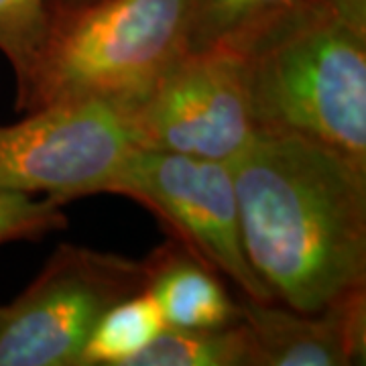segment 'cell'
Wrapping results in <instances>:
<instances>
[{"instance_id":"5bb4252c","label":"cell","mask_w":366,"mask_h":366,"mask_svg":"<svg viewBox=\"0 0 366 366\" xmlns=\"http://www.w3.org/2000/svg\"><path fill=\"white\" fill-rule=\"evenodd\" d=\"M66 228L64 204L55 197L0 192V247L19 240H37Z\"/></svg>"},{"instance_id":"52a82bcc","label":"cell","mask_w":366,"mask_h":366,"mask_svg":"<svg viewBox=\"0 0 366 366\" xmlns=\"http://www.w3.org/2000/svg\"><path fill=\"white\" fill-rule=\"evenodd\" d=\"M139 149L232 163L257 134L244 59L232 49L185 51L124 112Z\"/></svg>"},{"instance_id":"5b68a950","label":"cell","mask_w":366,"mask_h":366,"mask_svg":"<svg viewBox=\"0 0 366 366\" xmlns=\"http://www.w3.org/2000/svg\"><path fill=\"white\" fill-rule=\"evenodd\" d=\"M106 194L151 209L173 238L222 279H230L238 293L273 301L244 254L230 163L134 149Z\"/></svg>"},{"instance_id":"4fadbf2b","label":"cell","mask_w":366,"mask_h":366,"mask_svg":"<svg viewBox=\"0 0 366 366\" xmlns=\"http://www.w3.org/2000/svg\"><path fill=\"white\" fill-rule=\"evenodd\" d=\"M51 19L49 0H0V51L21 78L45 37Z\"/></svg>"},{"instance_id":"9a60e30c","label":"cell","mask_w":366,"mask_h":366,"mask_svg":"<svg viewBox=\"0 0 366 366\" xmlns=\"http://www.w3.org/2000/svg\"><path fill=\"white\" fill-rule=\"evenodd\" d=\"M96 0H49L51 11H66V9H76V6H84Z\"/></svg>"},{"instance_id":"30bf717a","label":"cell","mask_w":366,"mask_h":366,"mask_svg":"<svg viewBox=\"0 0 366 366\" xmlns=\"http://www.w3.org/2000/svg\"><path fill=\"white\" fill-rule=\"evenodd\" d=\"M305 0H185L187 51H242L262 29Z\"/></svg>"},{"instance_id":"7a4b0ae2","label":"cell","mask_w":366,"mask_h":366,"mask_svg":"<svg viewBox=\"0 0 366 366\" xmlns=\"http://www.w3.org/2000/svg\"><path fill=\"white\" fill-rule=\"evenodd\" d=\"M240 55L257 132L300 137L366 169V0H305Z\"/></svg>"},{"instance_id":"ba28073f","label":"cell","mask_w":366,"mask_h":366,"mask_svg":"<svg viewBox=\"0 0 366 366\" xmlns=\"http://www.w3.org/2000/svg\"><path fill=\"white\" fill-rule=\"evenodd\" d=\"M257 366H356L366 360V289L305 314L238 293Z\"/></svg>"},{"instance_id":"7c38bea8","label":"cell","mask_w":366,"mask_h":366,"mask_svg":"<svg viewBox=\"0 0 366 366\" xmlns=\"http://www.w3.org/2000/svg\"><path fill=\"white\" fill-rule=\"evenodd\" d=\"M165 327L157 301L149 291L118 301L92 330L78 366H129Z\"/></svg>"},{"instance_id":"277c9868","label":"cell","mask_w":366,"mask_h":366,"mask_svg":"<svg viewBox=\"0 0 366 366\" xmlns=\"http://www.w3.org/2000/svg\"><path fill=\"white\" fill-rule=\"evenodd\" d=\"M144 262L61 244L11 303L0 305V366H78L98 320L144 291Z\"/></svg>"},{"instance_id":"9c48e42d","label":"cell","mask_w":366,"mask_h":366,"mask_svg":"<svg viewBox=\"0 0 366 366\" xmlns=\"http://www.w3.org/2000/svg\"><path fill=\"white\" fill-rule=\"evenodd\" d=\"M144 262V291L157 301L167 327H222L242 320L238 295L222 277L177 238L153 250Z\"/></svg>"},{"instance_id":"3957f363","label":"cell","mask_w":366,"mask_h":366,"mask_svg":"<svg viewBox=\"0 0 366 366\" xmlns=\"http://www.w3.org/2000/svg\"><path fill=\"white\" fill-rule=\"evenodd\" d=\"M187 51L185 0H96L51 11L16 78V110L98 100L129 112Z\"/></svg>"},{"instance_id":"6da1fadb","label":"cell","mask_w":366,"mask_h":366,"mask_svg":"<svg viewBox=\"0 0 366 366\" xmlns=\"http://www.w3.org/2000/svg\"><path fill=\"white\" fill-rule=\"evenodd\" d=\"M230 167L244 254L271 300L314 314L366 289V169L273 132Z\"/></svg>"},{"instance_id":"8992f818","label":"cell","mask_w":366,"mask_h":366,"mask_svg":"<svg viewBox=\"0 0 366 366\" xmlns=\"http://www.w3.org/2000/svg\"><path fill=\"white\" fill-rule=\"evenodd\" d=\"M139 149L127 114L98 100L26 112L0 127V192L69 199L106 194Z\"/></svg>"},{"instance_id":"8fae6325","label":"cell","mask_w":366,"mask_h":366,"mask_svg":"<svg viewBox=\"0 0 366 366\" xmlns=\"http://www.w3.org/2000/svg\"><path fill=\"white\" fill-rule=\"evenodd\" d=\"M129 366H257V356L240 320L222 327H165Z\"/></svg>"}]
</instances>
